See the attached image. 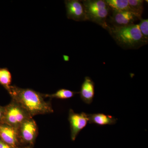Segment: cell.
<instances>
[{
    "instance_id": "obj_4",
    "label": "cell",
    "mask_w": 148,
    "mask_h": 148,
    "mask_svg": "<svg viewBox=\"0 0 148 148\" xmlns=\"http://www.w3.org/2000/svg\"><path fill=\"white\" fill-rule=\"evenodd\" d=\"M22 147H34L38 135V127L33 118L23 123L17 129Z\"/></svg>"
},
{
    "instance_id": "obj_2",
    "label": "cell",
    "mask_w": 148,
    "mask_h": 148,
    "mask_svg": "<svg viewBox=\"0 0 148 148\" xmlns=\"http://www.w3.org/2000/svg\"><path fill=\"white\" fill-rule=\"evenodd\" d=\"M108 30L116 42L124 48H138L148 42L141 34L138 24L125 27L114 26Z\"/></svg>"
},
{
    "instance_id": "obj_9",
    "label": "cell",
    "mask_w": 148,
    "mask_h": 148,
    "mask_svg": "<svg viewBox=\"0 0 148 148\" xmlns=\"http://www.w3.org/2000/svg\"><path fill=\"white\" fill-rule=\"evenodd\" d=\"M79 93L82 100L84 103L88 105L91 104L95 96V84L90 77H85Z\"/></svg>"
},
{
    "instance_id": "obj_12",
    "label": "cell",
    "mask_w": 148,
    "mask_h": 148,
    "mask_svg": "<svg viewBox=\"0 0 148 148\" xmlns=\"http://www.w3.org/2000/svg\"><path fill=\"white\" fill-rule=\"evenodd\" d=\"M105 1L109 8L112 9L113 11L132 12L127 0H106Z\"/></svg>"
},
{
    "instance_id": "obj_21",
    "label": "cell",
    "mask_w": 148,
    "mask_h": 148,
    "mask_svg": "<svg viewBox=\"0 0 148 148\" xmlns=\"http://www.w3.org/2000/svg\"><path fill=\"white\" fill-rule=\"evenodd\" d=\"M22 148H32V147H30V146H25V147H23Z\"/></svg>"
},
{
    "instance_id": "obj_15",
    "label": "cell",
    "mask_w": 148,
    "mask_h": 148,
    "mask_svg": "<svg viewBox=\"0 0 148 148\" xmlns=\"http://www.w3.org/2000/svg\"><path fill=\"white\" fill-rule=\"evenodd\" d=\"M131 12L140 18L144 11V1L143 0H127Z\"/></svg>"
},
{
    "instance_id": "obj_1",
    "label": "cell",
    "mask_w": 148,
    "mask_h": 148,
    "mask_svg": "<svg viewBox=\"0 0 148 148\" xmlns=\"http://www.w3.org/2000/svg\"><path fill=\"white\" fill-rule=\"evenodd\" d=\"M12 98L26 110L32 117L53 112L50 102L44 100L43 94L30 88H23L16 86H10L7 90Z\"/></svg>"
},
{
    "instance_id": "obj_13",
    "label": "cell",
    "mask_w": 148,
    "mask_h": 148,
    "mask_svg": "<svg viewBox=\"0 0 148 148\" xmlns=\"http://www.w3.org/2000/svg\"><path fill=\"white\" fill-rule=\"evenodd\" d=\"M86 11L97 10L109 8L105 1L86 0L82 1Z\"/></svg>"
},
{
    "instance_id": "obj_17",
    "label": "cell",
    "mask_w": 148,
    "mask_h": 148,
    "mask_svg": "<svg viewBox=\"0 0 148 148\" xmlns=\"http://www.w3.org/2000/svg\"><path fill=\"white\" fill-rule=\"evenodd\" d=\"M140 24H138L139 29L143 36L147 40H148V19L141 18Z\"/></svg>"
},
{
    "instance_id": "obj_18",
    "label": "cell",
    "mask_w": 148,
    "mask_h": 148,
    "mask_svg": "<svg viewBox=\"0 0 148 148\" xmlns=\"http://www.w3.org/2000/svg\"><path fill=\"white\" fill-rule=\"evenodd\" d=\"M0 148H15L3 142L0 139Z\"/></svg>"
},
{
    "instance_id": "obj_11",
    "label": "cell",
    "mask_w": 148,
    "mask_h": 148,
    "mask_svg": "<svg viewBox=\"0 0 148 148\" xmlns=\"http://www.w3.org/2000/svg\"><path fill=\"white\" fill-rule=\"evenodd\" d=\"M88 123L100 126L113 125L116 123L117 119L114 117L103 113L88 114Z\"/></svg>"
},
{
    "instance_id": "obj_22",
    "label": "cell",
    "mask_w": 148,
    "mask_h": 148,
    "mask_svg": "<svg viewBox=\"0 0 148 148\" xmlns=\"http://www.w3.org/2000/svg\"><path fill=\"white\" fill-rule=\"evenodd\" d=\"M1 69L0 68V75H1Z\"/></svg>"
},
{
    "instance_id": "obj_16",
    "label": "cell",
    "mask_w": 148,
    "mask_h": 148,
    "mask_svg": "<svg viewBox=\"0 0 148 148\" xmlns=\"http://www.w3.org/2000/svg\"><path fill=\"white\" fill-rule=\"evenodd\" d=\"M12 75L7 68L1 69L0 75V84L2 85L7 90L11 86Z\"/></svg>"
},
{
    "instance_id": "obj_10",
    "label": "cell",
    "mask_w": 148,
    "mask_h": 148,
    "mask_svg": "<svg viewBox=\"0 0 148 148\" xmlns=\"http://www.w3.org/2000/svg\"><path fill=\"white\" fill-rule=\"evenodd\" d=\"M109 10L110 8L100 10L86 11L88 20L95 22L104 29L108 30L110 27L107 25L106 20L109 15Z\"/></svg>"
},
{
    "instance_id": "obj_5",
    "label": "cell",
    "mask_w": 148,
    "mask_h": 148,
    "mask_svg": "<svg viewBox=\"0 0 148 148\" xmlns=\"http://www.w3.org/2000/svg\"><path fill=\"white\" fill-rule=\"evenodd\" d=\"M69 121L71 129V137L72 141L76 139L79 132L86 127L88 123V114L86 113H76L73 110L70 109L69 112Z\"/></svg>"
},
{
    "instance_id": "obj_19",
    "label": "cell",
    "mask_w": 148,
    "mask_h": 148,
    "mask_svg": "<svg viewBox=\"0 0 148 148\" xmlns=\"http://www.w3.org/2000/svg\"><path fill=\"white\" fill-rule=\"evenodd\" d=\"M5 108L4 107L0 106V122L1 121L3 116L4 113Z\"/></svg>"
},
{
    "instance_id": "obj_20",
    "label": "cell",
    "mask_w": 148,
    "mask_h": 148,
    "mask_svg": "<svg viewBox=\"0 0 148 148\" xmlns=\"http://www.w3.org/2000/svg\"><path fill=\"white\" fill-rule=\"evenodd\" d=\"M63 57H64V60L65 61H68L69 60V57L67 55H63Z\"/></svg>"
},
{
    "instance_id": "obj_14",
    "label": "cell",
    "mask_w": 148,
    "mask_h": 148,
    "mask_svg": "<svg viewBox=\"0 0 148 148\" xmlns=\"http://www.w3.org/2000/svg\"><path fill=\"white\" fill-rule=\"evenodd\" d=\"M77 93H79V92L73 91L68 89H62L57 90L55 93L51 94H44L43 96L44 98H56L59 99H68L72 98L75 96Z\"/></svg>"
},
{
    "instance_id": "obj_7",
    "label": "cell",
    "mask_w": 148,
    "mask_h": 148,
    "mask_svg": "<svg viewBox=\"0 0 148 148\" xmlns=\"http://www.w3.org/2000/svg\"><path fill=\"white\" fill-rule=\"evenodd\" d=\"M0 139L13 147H23L19 140L18 130L1 123H0Z\"/></svg>"
},
{
    "instance_id": "obj_3",
    "label": "cell",
    "mask_w": 148,
    "mask_h": 148,
    "mask_svg": "<svg viewBox=\"0 0 148 148\" xmlns=\"http://www.w3.org/2000/svg\"><path fill=\"white\" fill-rule=\"evenodd\" d=\"M4 113L1 122L18 129L23 123L32 116L21 106L12 100L9 104L5 106Z\"/></svg>"
},
{
    "instance_id": "obj_6",
    "label": "cell",
    "mask_w": 148,
    "mask_h": 148,
    "mask_svg": "<svg viewBox=\"0 0 148 148\" xmlns=\"http://www.w3.org/2000/svg\"><path fill=\"white\" fill-rule=\"evenodd\" d=\"M65 4L67 18L77 21L88 20L84 6L80 1L66 0Z\"/></svg>"
},
{
    "instance_id": "obj_8",
    "label": "cell",
    "mask_w": 148,
    "mask_h": 148,
    "mask_svg": "<svg viewBox=\"0 0 148 148\" xmlns=\"http://www.w3.org/2000/svg\"><path fill=\"white\" fill-rule=\"evenodd\" d=\"M112 20L116 27H125L133 24L136 20L140 19L135 14L130 11H113Z\"/></svg>"
}]
</instances>
